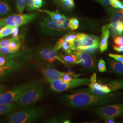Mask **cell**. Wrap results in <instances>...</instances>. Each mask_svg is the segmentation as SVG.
<instances>
[{"mask_svg":"<svg viewBox=\"0 0 123 123\" xmlns=\"http://www.w3.org/2000/svg\"><path fill=\"white\" fill-rule=\"evenodd\" d=\"M46 113L42 108L25 107L22 110L10 113L6 119L11 123H30L42 118Z\"/></svg>","mask_w":123,"mask_h":123,"instance_id":"7a4b0ae2","label":"cell"},{"mask_svg":"<svg viewBox=\"0 0 123 123\" xmlns=\"http://www.w3.org/2000/svg\"><path fill=\"white\" fill-rule=\"evenodd\" d=\"M38 66L48 81L60 79L65 73L60 72L50 66H41L39 64H38Z\"/></svg>","mask_w":123,"mask_h":123,"instance_id":"7c38bea8","label":"cell"},{"mask_svg":"<svg viewBox=\"0 0 123 123\" xmlns=\"http://www.w3.org/2000/svg\"><path fill=\"white\" fill-rule=\"evenodd\" d=\"M115 30L118 36L123 35V23H120L116 27Z\"/></svg>","mask_w":123,"mask_h":123,"instance_id":"d590c367","label":"cell"},{"mask_svg":"<svg viewBox=\"0 0 123 123\" xmlns=\"http://www.w3.org/2000/svg\"><path fill=\"white\" fill-rule=\"evenodd\" d=\"M45 92L44 86L40 84H37L24 92L16 103L20 107H28L40 100L44 96Z\"/></svg>","mask_w":123,"mask_h":123,"instance_id":"277c9868","label":"cell"},{"mask_svg":"<svg viewBox=\"0 0 123 123\" xmlns=\"http://www.w3.org/2000/svg\"><path fill=\"white\" fill-rule=\"evenodd\" d=\"M2 26H0V31H1V30H2Z\"/></svg>","mask_w":123,"mask_h":123,"instance_id":"7bdbcfd3","label":"cell"},{"mask_svg":"<svg viewBox=\"0 0 123 123\" xmlns=\"http://www.w3.org/2000/svg\"><path fill=\"white\" fill-rule=\"evenodd\" d=\"M105 122L107 123H114L115 121V118L114 117H108L104 119Z\"/></svg>","mask_w":123,"mask_h":123,"instance_id":"ab89813d","label":"cell"},{"mask_svg":"<svg viewBox=\"0 0 123 123\" xmlns=\"http://www.w3.org/2000/svg\"><path fill=\"white\" fill-rule=\"evenodd\" d=\"M112 46L113 47V49L115 51H116L119 53L123 52V45L121 46H118V47L113 45Z\"/></svg>","mask_w":123,"mask_h":123,"instance_id":"f35d334b","label":"cell"},{"mask_svg":"<svg viewBox=\"0 0 123 123\" xmlns=\"http://www.w3.org/2000/svg\"><path fill=\"white\" fill-rule=\"evenodd\" d=\"M98 71L101 73L107 71L105 62L103 59H100L99 60L98 65Z\"/></svg>","mask_w":123,"mask_h":123,"instance_id":"4dcf8cb0","label":"cell"},{"mask_svg":"<svg viewBox=\"0 0 123 123\" xmlns=\"http://www.w3.org/2000/svg\"><path fill=\"white\" fill-rule=\"evenodd\" d=\"M43 3V0H28L26 6V11L28 12L41 8Z\"/></svg>","mask_w":123,"mask_h":123,"instance_id":"ffe728a7","label":"cell"},{"mask_svg":"<svg viewBox=\"0 0 123 123\" xmlns=\"http://www.w3.org/2000/svg\"><path fill=\"white\" fill-rule=\"evenodd\" d=\"M55 1H56V2H57V1H59V0H54Z\"/></svg>","mask_w":123,"mask_h":123,"instance_id":"ee69618b","label":"cell"},{"mask_svg":"<svg viewBox=\"0 0 123 123\" xmlns=\"http://www.w3.org/2000/svg\"><path fill=\"white\" fill-rule=\"evenodd\" d=\"M1 39V37H0V39Z\"/></svg>","mask_w":123,"mask_h":123,"instance_id":"f6af8a7d","label":"cell"},{"mask_svg":"<svg viewBox=\"0 0 123 123\" xmlns=\"http://www.w3.org/2000/svg\"><path fill=\"white\" fill-rule=\"evenodd\" d=\"M51 90L55 92H62L71 88L82 85H88L90 83V79L74 78L69 82H65L61 79L48 80Z\"/></svg>","mask_w":123,"mask_h":123,"instance_id":"52a82bcc","label":"cell"},{"mask_svg":"<svg viewBox=\"0 0 123 123\" xmlns=\"http://www.w3.org/2000/svg\"><path fill=\"white\" fill-rule=\"evenodd\" d=\"M60 57L66 63L79 64V61L77 57L73 53H66V55L61 54Z\"/></svg>","mask_w":123,"mask_h":123,"instance_id":"7402d4cb","label":"cell"},{"mask_svg":"<svg viewBox=\"0 0 123 123\" xmlns=\"http://www.w3.org/2000/svg\"><path fill=\"white\" fill-rule=\"evenodd\" d=\"M110 90V92L123 89V79L113 80L106 84Z\"/></svg>","mask_w":123,"mask_h":123,"instance_id":"d6986e66","label":"cell"},{"mask_svg":"<svg viewBox=\"0 0 123 123\" xmlns=\"http://www.w3.org/2000/svg\"><path fill=\"white\" fill-rule=\"evenodd\" d=\"M53 49L56 51L62 49L66 53H70L72 51L76 50L74 41L72 42H65L58 39Z\"/></svg>","mask_w":123,"mask_h":123,"instance_id":"e0dca14e","label":"cell"},{"mask_svg":"<svg viewBox=\"0 0 123 123\" xmlns=\"http://www.w3.org/2000/svg\"><path fill=\"white\" fill-rule=\"evenodd\" d=\"M13 27L10 26H3L0 32V37L2 39L4 37L12 34L13 31Z\"/></svg>","mask_w":123,"mask_h":123,"instance_id":"484cf974","label":"cell"},{"mask_svg":"<svg viewBox=\"0 0 123 123\" xmlns=\"http://www.w3.org/2000/svg\"><path fill=\"white\" fill-rule=\"evenodd\" d=\"M78 34V33L76 32H70L64 36L59 40L65 42H72L74 41L77 36Z\"/></svg>","mask_w":123,"mask_h":123,"instance_id":"4316f807","label":"cell"},{"mask_svg":"<svg viewBox=\"0 0 123 123\" xmlns=\"http://www.w3.org/2000/svg\"><path fill=\"white\" fill-rule=\"evenodd\" d=\"M40 84L39 81H32L20 84L0 94V104H7L16 102L27 90Z\"/></svg>","mask_w":123,"mask_h":123,"instance_id":"5b68a950","label":"cell"},{"mask_svg":"<svg viewBox=\"0 0 123 123\" xmlns=\"http://www.w3.org/2000/svg\"><path fill=\"white\" fill-rule=\"evenodd\" d=\"M114 43L117 46H120L123 45V37L122 36H119L115 37Z\"/></svg>","mask_w":123,"mask_h":123,"instance_id":"e575fe53","label":"cell"},{"mask_svg":"<svg viewBox=\"0 0 123 123\" xmlns=\"http://www.w3.org/2000/svg\"><path fill=\"white\" fill-rule=\"evenodd\" d=\"M38 11L39 12H41L47 14L50 17V18H51L54 21H56L57 22H65L68 19V18H66L65 16L59 13V12L57 11L56 12H53L47 10H40V9H39Z\"/></svg>","mask_w":123,"mask_h":123,"instance_id":"ac0fdd59","label":"cell"},{"mask_svg":"<svg viewBox=\"0 0 123 123\" xmlns=\"http://www.w3.org/2000/svg\"><path fill=\"white\" fill-rule=\"evenodd\" d=\"M62 100L68 106L78 109H88L94 106L105 105L123 100V92H110L96 95L82 90L64 95Z\"/></svg>","mask_w":123,"mask_h":123,"instance_id":"6da1fadb","label":"cell"},{"mask_svg":"<svg viewBox=\"0 0 123 123\" xmlns=\"http://www.w3.org/2000/svg\"><path fill=\"white\" fill-rule=\"evenodd\" d=\"M17 104L10 103L7 104H0V115L9 114L17 108Z\"/></svg>","mask_w":123,"mask_h":123,"instance_id":"44dd1931","label":"cell"},{"mask_svg":"<svg viewBox=\"0 0 123 123\" xmlns=\"http://www.w3.org/2000/svg\"><path fill=\"white\" fill-rule=\"evenodd\" d=\"M37 16V13L15 14L7 17L0 19V26L12 27L20 26L24 25L31 22Z\"/></svg>","mask_w":123,"mask_h":123,"instance_id":"ba28073f","label":"cell"},{"mask_svg":"<svg viewBox=\"0 0 123 123\" xmlns=\"http://www.w3.org/2000/svg\"><path fill=\"white\" fill-rule=\"evenodd\" d=\"M36 56L40 60L47 62L51 64H53L54 62L57 60L66 65L60 55L58 54L57 51L54 50L53 48L51 47H44L40 49L36 52Z\"/></svg>","mask_w":123,"mask_h":123,"instance_id":"30bf717a","label":"cell"},{"mask_svg":"<svg viewBox=\"0 0 123 123\" xmlns=\"http://www.w3.org/2000/svg\"><path fill=\"white\" fill-rule=\"evenodd\" d=\"M6 54L3 53H2L0 51V56H3V55H6Z\"/></svg>","mask_w":123,"mask_h":123,"instance_id":"b9f144b4","label":"cell"},{"mask_svg":"<svg viewBox=\"0 0 123 123\" xmlns=\"http://www.w3.org/2000/svg\"><path fill=\"white\" fill-rule=\"evenodd\" d=\"M72 53L74 54L78 57L79 64L86 70L92 72L96 69L97 60L94 57L83 51L77 50V51H72Z\"/></svg>","mask_w":123,"mask_h":123,"instance_id":"8fae6325","label":"cell"},{"mask_svg":"<svg viewBox=\"0 0 123 123\" xmlns=\"http://www.w3.org/2000/svg\"><path fill=\"white\" fill-rule=\"evenodd\" d=\"M20 46L21 44L19 38L13 37L8 47L17 53L20 49Z\"/></svg>","mask_w":123,"mask_h":123,"instance_id":"d4e9b609","label":"cell"},{"mask_svg":"<svg viewBox=\"0 0 123 123\" xmlns=\"http://www.w3.org/2000/svg\"><path fill=\"white\" fill-rule=\"evenodd\" d=\"M12 9L9 4L3 0H0V17H4L12 12Z\"/></svg>","mask_w":123,"mask_h":123,"instance_id":"603a6c76","label":"cell"},{"mask_svg":"<svg viewBox=\"0 0 123 123\" xmlns=\"http://www.w3.org/2000/svg\"><path fill=\"white\" fill-rule=\"evenodd\" d=\"M110 35V30L109 25H105L102 27L101 40L99 43V49L101 52H105L108 49V39Z\"/></svg>","mask_w":123,"mask_h":123,"instance_id":"2e32d148","label":"cell"},{"mask_svg":"<svg viewBox=\"0 0 123 123\" xmlns=\"http://www.w3.org/2000/svg\"><path fill=\"white\" fill-rule=\"evenodd\" d=\"M19 27V26H15L13 27V31L12 33L13 37L18 38V35Z\"/></svg>","mask_w":123,"mask_h":123,"instance_id":"74e56055","label":"cell"},{"mask_svg":"<svg viewBox=\"0 0 123 123\" xmlns=\"http://www.w3.org/2000/svg\"><path fill=\"white\" fill-rule=\"evenodd\" d=\"M94 0L99 2L100 4L103 5L104 6H110L109 2L110 0Z\"/></svg>","mask_w":123,"mask_h":123,"instance_id":"8d00e7d4","label":"cell"},{"mask_svg":"<svg viewBox=\"0 0 123 123\" xmlns=\"http://www.w3.org/2000/svg\"><path fill=\"white\" fill-rule=\"evenodd\" d=\"M110 4L115 8L123 10V1L120 0H110Z\"/></svg>","mask_w":123,"mask_h":123,"instance_id":"f546056e","label":"cell"},{"mask_svg":"<svg viewBox=\"0 0 123 123\" xmlns=\"http://www.w3.org/2000/svg\"><path fill=\"white\" fill-rule=\"evenodd\" d=\"M107 67L109 70L114 74L123 77V64L115 60L112 57L107 59Z\"/></svg>","mask_w":123,"mask_h":123,"instance_id":"5bb4252c","label":"cell"},{"mask_svg":"<svg viewBox=\"0 0 123 123\" xmlns=\"http://www.w3.org/2000/svg\"><path fill=\"white\" fill-rule=\"evenodd\" d=\"M109 56L110 57H112L115 60L123 64V55H118L116 54H109Z\"/></svg>","mask_w":123,"mask_h":123,"instance_id":"d6a6232c","label":"cell"},{"mask_svg":"<svg viewBox=\"0 0 123 123\" xmlns=\"http://www.w3.org/2000/svg\"><path fill=\"white\" fill-rule=\"evenodd\" d=\"M6 88L3 85L0 84V94L4 92Z\"/></svg>","mask_w":123,"mask_h":123,"instance_id":"60d3db41","label":"cell"},{"mask_svg":"<svg viewBox=\"0 0 123 123\" xmlns=\"http://www.w3.org/2000/svg\"><path fill=\"white\" fill-rule=\"evenodd\" d=\"M79 22L78 19L75 18L69 19L68 27L71 30H77L79 27Z\"/></svg>","mask_w":123,"mask_h":123,"instance_id":"83f0119b","label":"cell"},{"mask_svg":"<svg viewBox=\"0 0 123 123\" xmlns=\"http://www.w3.org/2000/svg\"><path fill=\"white\" fill-rule=\"evenodd\" d=\"M19 67V64L15 61L9 64L0 66V80L5 79L13 71L17 70Z\"/></svg>","mask_w":123,"mask_h":123,"instance_id":"9a60e30c","label":"cell"},{"mask_svg":"<svg viewBox=\"0 0 123 123\" xmlns=\"http://www.w3.org/2000/svg\"><path fill=\"white\" fill-rule=\"evenodd\" d=\"M12 38L2 40L0 41V48L7 47L9 46L11 41H12Z\"/></svg>","mask_w":123,"mask_h":123,"instance_id":"1f68e13d","label":"cell"},{"mask_svg":"<svg viewBox=\"0 0 123 123\" xmlns=\"http://www.w3.org/2000/svg\"><path fill=\"white\" fill-rule=\"evenodd\" d=\"M68 22V19L65 22H59L54 21L49 16L42 19L40 28L42 33L46 35H57L69 29Z\"/></svg>","mask_w":123,"mask_h":123,"instance_id":"3957f363","label":"cell"},{"mask_svg":"<svg viewBox=\"0 0 123 123\" xmlns=\"http://www.w3.org/2000/svg\"><path fill=\"white\" fill-rule=\"evenodd\" d=\"M63 6L68 9H72L74 7V0H59Z\"/></svg>","mask_w":123,"mask_h":123,"instance_id":"f1b7e54d","label":"cell"},{"mask_svg":"<svg viewBox=\"0 0 123 123\" xmlns=\"http://www.w3.org/2000/svg\"><path fill=\"white\" fill-rule=\"evenodd\" d=\"M94 110L97 115L103 119L108 117L115 118L123 116V104L101 106Z\"/></svg>","mask_w":123,"mask_h":123,"instance_id":"9c48e42d","label":"cell"},{"mask_svg":"<svg viewBox=\"0 0 123 123\" xmlns=\"http://www.w3.org/2000/svg\"><path fill=\"white\" fill-rule=\"evenodd\" d=\"M28 0H15V3L18 12L22 13L26 7Z\"/></svg>","mask_w":123,"mask_h":123,"instance_id":"cb8c5ba5","label":"cell"},{"mask_svg":"<svg viewBox=\"0 0 123 123\" xmlns=\"http://www.w3.org/2000/svg\"><path fill=\"white\" fill-rule=\"evenodd\" d=\"M0 51L6 54H14L17 53L15 51L9 48L8 47L0 48Z\"/></svg>","mask_w":123,"mask_h":123,"instance_id":"836d02e7","label":"cell"},{"mask_svg":"<svg viewBox=\"0 0 123 123\" xmlns=\"http://www.w3.org/2000/svg\"><path fill=\"white\" fill-rule=\"evenodd\" d=\"M99 43L98 37L83 33H78L74 40L76 50L88 52H92L98 49Z\"/></svg>","mask_w":123,"mask_h":123,"instance_id":"8992f818","label":"cell"},{"mask_svg":"<svg viewBox=\"0 0 123 123\" xmlns=\"http://www.w3.org/2000/svg\"><path fill=\"white\" fill-rule=\"evenodd\" d=\"M120 23H123V10L119 9L113 14L110 19V23L108 24L113 37L118 36L115 29L116 26Z\"/></svg>","mask_w":123,"mask_h":123,"instance_id":"4fadbf2b","label":"cell"}]
</instances>
